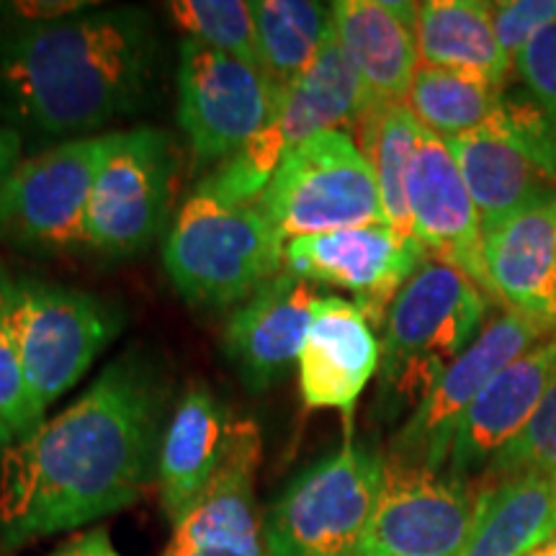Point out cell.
I'll return each instance as SVG.
<instances>
[{
  "label": "cell",
  "instance_id": "27",
  "mask_svg": "<svg viewBox=\"0 0 556 556\" xmlns=\"http://www.w3.org/2000/svg\"><path fill=\"white\" fill-rule=\"evenodd\" d=\"M255 39L263 73L278 90L312 65L332 29L330 5L317 0H253Z\"/></svg>",
  "mask_w": 556,
  "mask_h": 556
},
{
  "label": "cell",
  "instance_id": "14",
  "mask_svg": "<svg viewBox=\"0 0 556 556\" xmlns=\"http://www.w3.org/2000/svg\"><path fill=\"white\" fill-rule=\"evenodd\" d=\"M407 204L413 238L428 258L462 270L486 296L492 294L484 268L482 219L448 144L422 131L407 176Z\"/></svg>",
  "mask_w": 556,
  "mask_h": 556
},
{
  "label": "cell",
  "instance_id": "16",
  "mask_svg": "<svg viewBox=\"0 0 556 556\" xmlns=\"http://www.w3.org/2000/svg\"><path fill=\"white\" fill-rule=\"evenodd\" d=\"M317 299L315 287L287 268L232 312L225 328V356L250 392H266L296 364Z\"/></svg>",
  "mask_w": 556,
  "mask_h": 556
},
{
  "label": "cell",
  "instance_id": "4",
  "mask_svg": "<svg viewBox=\"0 0 556 556\" xmlns=\"http://www.w3.org/2000/svg\"><path fill=\"white\" fill-rule=\"evenodd\" d=\"M283 253L261 201L229 204L197 186L165 235L163 268L191 307L225 309L281 274Z\"/></svg>",
  "mask_w": 556,
  "mask_h": 556
},
{
  "label": "cell",
  "instance_id": "9",
  "mask_svg": "<svg viewBox=\"0 0 556 556\" xmlns=\"http://www.w3.org/2000/svg\"><path fill=\"white\" fill-rule=\"evenodd\" d=\"M281 90L261 67L180 41L178 124L193 168L222 165L274 119Z\"/></svg>",
  "mask_w": 556,
  "mask_h": 556
},
{
  "label": "cell",
  "instance_id": "25",
  "mask_svg": "<svg viewBox=\"0 0 556 556\" xmlns=\"http://www.w3.org/2000/svg\"><path fill=\"white\" fill-rule=\"evenodd\" d=\"M482 0H428L417 3L415 41L420 65L458 70L505 88L510 58L492 29Z\"/></svg>",
  "mask_w": 556,
  "mask_h": 556
},
{
  "label": "cell",
  "instance_id": "20",
  "mask_svg": "<svg viewBox=\"0 0 556 556\" xmlns=\"http://www.w3.org/2000/svg\"><path fill=\"white\" fill-rule=\"evenodd\" d=\"M235 417L204 384L180 394L157 451V495L176 526L204 497L225 462Z\"/></svg>",
  "mask_w": 556,
  "mask_h": 556
},
{
  "label": "cell",
  "instance_id": "7",
  "mask_svg": "<svg viewBox=\"0 0 556 556\" xmlns=\"http://www.w3.org/2000/svg\"><path fill=\"white\" fill-rule=\"evenodd\" d=\"M258 201L283 242L387 225L371 163L348 131H323L287 152Z\"/></svg>",
  "mask_w": 556,
  "mask_h": 556
},
{
  "label": "cell",
  "instance_id": "34",
  "mask_svg": "<svg viewBox=\"0 0 556 556\" xmlns=\"http://www.w3.org/2000/svg\"><path fill=\"white\" fill-rule=\"evenodd\" d=\"M516 73L528 93L556 124V21L520 50Z\"/></svg>",
  "mask_w": 556,
  "mask_h": 556
},
{
  "label": "cell",
  "instance_id": "29",
  "mask_svg": "<svg viewBox=\"0 0 556 556\" xmlns=\"http://www.w3.org/2000/svg\"><path fill=\"white\" fill-rule=\"evenodd\" d=\"M168 11L186 39L261 67L253 11L245 0H173Z\"/></svg>",
  "mask_w": 556,
  "mask_h": 556
},
{
  "label": "cell",
  "instance_id": "2",
  "mask_svg": "<svg viewBox=\"0 0 556 556\" xmlns=\"http://www.w3.org/2000/svg\"><path fill=\"white\" fill-rule=\"evenodd\" d=\"M157 34L139 9L26 16L0 26V119L41 137H93L150 96Z\"/></svg>",
  "mask_w": 556,
  "mask_h": 556
},
{
  "label": "cell",
  "instance_id": "22",
  "mask_svg": "<svg viewBox=\"0 0 556 556\" xmlns=\"http://www.w3.org/2000/svg\"><path fill=\"white\" fill-rule=\"evenodd\" d=\"M374 109L377 103L330 29L312 65L281 90L266 129L283 152H291L323 131H358Z\"/></svg>",
  "mask_w": 556,
  "mask_h": 556
},
{
  "label": "cell",
  "instance_id": "12",
  "mask_svg": "<svg viewBox=\"0 0 556 556\" xmlns=\"http://www.w3.org/2000/svg\"><path fill=\"white\" fill-rule=\"evenodd\" d=\"M475 513L477 495L464 479L387 462L358 556H462Z\"/></svg>",
  "mask_w": 556,
  "mask_h": 556
},
{
  "label": "cell",
  "instance_id": "18",
  "mask_svg": "<svg viewBox=\"0 0 556 556\" xmlns=\"http://www.w3.org/2000/svg\"><path fill=\"white\" fill-rule=\"evenodd\" d=\"M556 377V338L523 353L482 389L458 422L446 475L469 482L528 426Z\"/></svg>",
  "mask_w": 556,
  "mask_h": 556
},
{
  "label": "cell",
  "instance_id": "10",
  "mask_svg": "<svg viewBox=\"0 0 556 556\" xmlns=\"http://www.w3.org/2000/svg\"><path fill=\"white\" fill-rule=\"evenodd\" d=\"M109 135L80 137L21 160L0 189V245L65 253L86 245L88 201Z\"/></svg>",
  "mask_w": 556,
  "mask_h": 556
},
{
  "label": "cell",
  "instance_id": "17",
  "mask_svg": "<svg viewBox=\"0 0 556 556\" xmlns=\"http://www.w3.org/2000/svg\"><path fill=\"white\" fill-rule=\"evenodd\" d=\"M379 364L381 345L366 312L348 299L319 296L296 361L304 407L336 409L351 422Z\"/></svg>",
  "mask_w": 556,
  "mask_h": 556
},
{
  "label": "cell",
  "instance_id": "26",
  "mask_svg": "<svg viewBox=\"0 0 556 556\" xmlns=\"http://www.w3.org/2000/svg\"><path fill=\"white\" fill-rule=\"evenodd\" d=\"M505 88L458 73V70L420 65L407 93V109L428 135L443 142L482 129L500 111Z\"/></svg>",
  "mask_w": 556,
  "mask_h": 556
},
{
  "label": "cell",
  "instance_id": "23",
  "mask_svg": "<svg viewBox=\"0 0 556 556\" xmlns=\"http://www.w3.org/2000/svg\"><path fill=\"white\" fill-rule=\"evenodd\" d=\"M446 144L482 219V232L556 197V180L492 124Z\"/></svg>",
  "mask_w": 556,
  "mask_h": 556
},
{
  "label": "cell",
  "instance_id": "33",
  "mask_svg": "<svg viewBox=\"0 0 556 556\" xmlns=\"http://www.w3.org/2000/svg\"><path fill=\"white\" fill-rule=\"evenodd\" d=\"M490 16L500 47L516 62L528 41L556 21V0H500L490 5Z\"/></svg>",
  "mask_w": 556,
  "mask_h": 556
},
{
  "label": "cell",
  "instance_id": "36",
  "mask_svg": "<svg viewBox=\"0 0 556 556\" xmlns=\"http://www.w3.org/2000/svg\"><path fill=\"white\" fill-rule=\"evenodd\" d=\"M21 163V135L16 129L0 124V189H3L5 180L11 178V173L18 168Z\"/></svg>",
  "mask_w": 556,
  "mask_h": 556
},
{
  "label": "cell",
  "instance_id": "24",
  "mask_svg": "<svg viewBox=\"0 0 556 556\" xmlns=\"http://www.w3.org/2000/svg\"><path fill=\"white\" fill-rule=\"evenodd\" d=\"M556 536V475L520 471L477 492L462 556H533Z\"/></svg>",
  "mask_w": 556,
  "mask_h": 556
},
{
  "label": "cell",
  "instance_id": "35",
  "mask_svg": "<svg viewBox=\"0 0 556 556\" xmlns=\"http://www.w3.org/2000/svg\"><path fill=\"white\" fill-rule=\"evenodd\" d=\"M50 556H124L111 541L109 528H88V531L75 533L65 544L54 548Z\"/></svg>",
  "mask_w": 556,
  "mask_h": 556
},
{
  "label": "cell",
  "instance_id": "8",
  "mask_svg": "<svg viewBox=\"0 0 556 556\" xmlns=\"http://www.w3.org/2000/svg\"><path fill=\"white\" fill-rule=\"evenodd\" d=\"M176 165V148L165 131H111L88 201L86 245L106 258L148 250L170 217Z\"/></svg>",
  "mask_w": 556,
  "mask_h": 556
},
{
  "label": "cell",
  "instance_id": "19",
  "mask_svg": "<svg viewBox=\"0 0 556 556\" xmlns=\"http://www.w3.org/2000/svg\"><path fill=\"white\" fill-rule=\"evenodd\" d=\"M492 294L556 336V197L484 229Z\"/></svg>",
  "mask_w": 556,
  "mask_h": 556
},
{
  "label": "cell",
  "instance_id": "15",
  "mask_svg": "<svg viewBox=\"0 0 556 556\" xmlns=\"http://www.w3.org/2000/svg\"><path fill=\"white\" fill-rule=\"evenodd\" d=\"M263 456L253 420H235L225 462L204 497L173 526L163 556H263V513L255 497Z\"/></svg>",
  "mask_w": 556,
  "mask_h": 556
},
{
  "label": "cell",
  "instance_id": "5",
  "mask_svg": "<svg viewBox=\"0 0 556 556\" xmlns=\"http://www.w3.org/2000/svg\"><path fill=\"white\" fill-rule=\"evenodd\" d=\"M387 479V456L351 438L283 486L263 513V556H358Z\"/></svg>",
  "mask_w": 556,
  "mask_h": 556
},
{
  "label": "cell",
  "instance_id": "30",
  "mask_svg": "<svg viewBox=\"0 0 556 556\" xmlns=\"http://www.w3.org/2000/svg\"><path fill=\"white\" fill-rule=\"evenodd\" d=\"M13 276L0 268V448L26 438L34 430L26 407V381L11 304Z\"/></svg>",
  "mask_w": 556,
  "mask_h": 556
},
{
  "label": "cell",
  "instance_id": "6",
  "mask_svg": "<svg viewBox=\"0 0 556 556\" xmlns=\"http://www.w3.org/2000/svg\"><path fill=\"white\" fill-rule=\"evenodd\" d=\"M11 304L26 407L37 430L47 420V409L86 377L119 336L122 317L96 294L34 276H13Z\"/></svg>",
  "mask_w": 556,
  "mask_h": 556
},
{
  "label": "cell",
  "instance_id": "28",
  "mask_svg": "<svg viewBox=\"0 0 556 556\" xmlns=\"http://www.w3.org/2000/svg\"><path fill=\"white\" fill-rule=\"evenodd\" d=\"M422 131L407 103H387L366 116L356 139L377 176L387 225L402 238H413L407 176Z\"/></svg>",
  "mask_w": 556,
  "mask_h": 556
},
{
  "label": "cell",
  "instance_id": "3",
  "mask_svg": "<svg viewBox=\"0 0 556 556\" xmlns=\"http://www.w3.org/2000/svg\"><path fill=\"white\" fill-rule=\"evenodd\" d=\"M492 299L462 270L426 258L384 317L377 413L397 420L426 402L446 368L482 336Z\"/></svg>",
  "mask_w": 556,
  "mask_h": 556
},
{
  "label": "cell",
  "instance_id": "37",
  "mask_svg": "<svg viewBox=\"0 0 556 556\" xmlns=\"http://www.w3.org/2000/svg\"><path fill=\"white\" fill-rule=\"evenodd\" d=\"M533 556H556V536L548 541V544L541 548V552H536Z\"/></svg>",
  "mask_w": 556,
  "mask_h": 556
},
{
  "label": "cell",
  "instance_id": "31",
  "mask_svg": "<svg viewBox=\"0 0 556 556\" xmlns=\"http://www.w3.org/2000/svg\"><path fill=\"white\" fill-rule=\"evenodd\" d=\"M520 471L556 475V377L528 426L492 458L484 477L495 482V479L520 475Z\"/></svg>",
  "mask_w": 556,
  "mask_h": 556
},
{
  "label": "cell",
  "instance_id": "21",
  "mask_svg": "<svg viewBox=\"0 0 556 556\" xmlns=\"http://www.w3.org/2000/svg\"><path fill=\"white\" fill-rule=\"evenodd\" d=\"M332 31L377 106L405 103L420 67L415 41L417 3L338 0L330 3Z\"/></svg>",
  "mask_w": 556,
  "mask_h": 556
},
{
  "label": "cell",
  "instance_id": "11",
  "mask_svg": "<svg viewBox=\"0 0 556 556\" xmlns=\"http://www.w3.org/2000/svg\"><path fill=\"white\" fill-rule=\"evenodd\" d=\"M548 338L556 336L516 312H505L495 323L486 325L482 336L446 368L426 402L397 430L392 446H389L387 462L443 475L458 422L475 405L482 389L505 366H510L513 361H518Z\"/></svg>",
  "mask_w": 556,
  "mask_h": 556
},
{
  "label": "cell",
  "instance_id": "1",
  "mask_svg": "<svg viewBox=\"0 0 556 556\" xmlns=\"http://www.w3.org/2000/svg\"><path fill=\"white\" fill-rule=\"evenodd\" d=\"M165 384L124 356L73 405L0 456V552L75 531L139 503L157 477Z\"/></svg>",
  "mask_w": 556,
  "mask_h": 556
},
{
  "label": "cell",
  "instance_id": "32",
  "mask_svg": "<svg viewBox=\"0 0 556 556\" xmlns=\"http://www.w3.org/2000/svg\"><path fill=\"white\" fill-rule=\"evenodd\" d=\"M492 127L516 142L541 170L556 180V124L528 90H505Z\"/></svg>",
  "mask_w": 556,
  "mask_h": 556
},
{
  "label": "cell",
  "instance_id": "13",
  "mask_svg": "<svg viewBox=\"0 0 556 556\" xmlns=\"http://www.w3.org/2000/svg\"><path fill=\"white\" fill-rule=\"evenodd\" d=\"M428 258L415 238L389 225H364L291 240L283 263L309 283L351 291L371 325H384L389 304Z\"/></svg>",
  "mask_w": 556,
  "mask_h": 556
}]
</instances>
